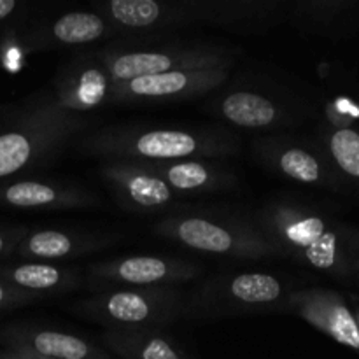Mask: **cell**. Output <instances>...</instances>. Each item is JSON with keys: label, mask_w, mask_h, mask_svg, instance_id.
I'll list each match as a JSON object with an SVG mask.
<instances>
[{"label": "cell", "mask_w": 359, "mask_h": 359, "mask_svg": "<svg viewBox=\"0 0 359 359\" xmlns=\"http://www.w3.org/2000/svg\"><path fill=\"white\" fill-rule=\"evenodd\" d=\"M256 226L309 269L340 280L356 279L359 231L330 214L294 202H273L256 214Z\"/></svg>", "instance_id": "cell-1"}, {"label": "cell", "mask_w": 359, "mask_h": 359, "mask_svg": "<svg viewBox=\"0 0 359 359\" xmlns=\"http://www.w3.org/2000/svg\"><path fill=\"white\" fill-rule=\"evenodd\" d=\"M77 151L105 160H214L238 153V140L221 126H107L77 140Z\"/></svg>", "instance_id": "cell-2"}, {"label": "cell", "mask_w": 359, "mask_h": 359, "mask_svg": "<svg viewBox=\"0 0 359 359\" xmlns=\"http://www.w3.org/2000/svg\"><path fill=\"white\" fill-rule=\"evenodd\" d=\"M86 125L83 116L63 109L53 93L32 100L0 132V181L49 163Z\"/></svg>", "instance_id": "cell-3"}, {"label": "cell", "mask_w": 359, "mask_h": 359, "mask_svg": "<svg viewBox=\"0 0 359 359\" xmlns=\"http://www.w3.org/2000/svg\"><path fill=\"white\" fill-rule=\"evenodd\" d=\"M114 83L184 69H231L237 51L191 41L119 42L97 51Z\"/></svg>", "instance_id": "cell-4"}, {"label": "cell", "mask_w": 359, "mask_h": 359, "mask_svg": "<svg viewBox=\"0 0 359 359\" xmlns=\"http://www.w3.org/2000/svg\"><path fill=\"white\" fill-rule=\"evenodd\" d=\"M154 233L188 249L241 259L283 256V251L256 224L235 219H214L207 214L175 212L154 226Z\"/></svg>", "instance_id": "cell-5"}, {"label": "cell", "mask_w": 359, "mask_h": 359, "mask_svg": "<svg viewBox=\"0 0 359 359\" xmlns=\"http://www.w3.org/2000/svg\"><path fill=\"white\" fill-rule=\"evenodd\" d=\"M74 311L105 328L163 330L188 311L174 286L123 287L77 302Z\"/></svg>", "instance_id": "cell-6"}, {"label": "cell", "mask_w": 359, "mask_h": 359, "mask_svg": "<svg viewBox=\"0 0 359 359\" xmlns=\"http://www.w3.org/2000/svg\"><path fill=\"white\" fill-rule=\"evenodd\" d=\"M231 69H184L114 83L111 104H168L203 97L226 83Z\"/></svg>", "instance_id": "cell-7"}, {"label": "cell", "mask_w": 359, "mask_h": 359, "mask_svg": "<svg viewBox=\"0 0 359 359\" xmlns=\"http://www.w3.org/2000/svg\"><path fill=\"white\" fill-rule=\"evenodd\" d=\"M202 269L195 263L168 256H126L90 266L93 284L123 287L174 286L196 279Z\"/></svg>", "instance_id": "cell-8"}, {"label": "cell", "mask_w": 359, "mask_h": 359, "mask_svg": "<svg viewBox=\"0 0 359 359\" xmlns=\"http://www.w3.org/2000/svg\"><path fill=\"white\" fill-rule=\"evenodd\" d=\"M255 153L263 163L290 181L335 193H349L323 149H309L286 139H258Z\"/></svg>", "instance_id": "cell-9"}, {"label": "cell", "mask_w": 359, "mask_h": 359, "mask_svg": "<svg viewBox=\"0 0 359 359\" xmlns=\"http://www.w3.org/2000/svg\"><path fill=\"white\" fill-rule=\"evenodd\" d=\"M325 333L340 346L359 354V333L349 300L339 291L307 287L287 294L284 307Z\"/></svg>", "instance_id": "cell-10"}, {"label": "cell", "mask_w": 359, "mask_h": 359, "mask_svg": "<svg viewBox=\"0 0 359 359\" xmlns=\"http://www.w3.org/2000/svg\"><path fill=\"white\" fill-rule=\"evenodd\" d=\"M100 175L119 205L133 212H156L168 209L181 198V195L147 172L139 161L107 160L102 163Z\"/></svg>", "instance_id": "cell-11"}, {"label": "cell", "mask_w": 359, "mask_h": 359, "mask_svg": "<svg viewBox=\"0 0 359 359\" xmlns=\"http://www.w3.org/2000/svg\"><path fill=\"white\" fill-rule=\"evenodd\" d=\"M114 81L105 70L97 51L74 58L53 81L55 100L74 114L90 112L111 104Z\"/></svg>", "instance_id": "cell-12"}, {"label": "cell", "mask_w": 359, "mask_h": 359, "mask_svg": "<svg viewBox=\"0 0 359 359\" xmlns=\"http://www.w3.org/2000/svg\"><path fill=\"white\" fill-rule=\"evenodd\" d=\"M195 23H207L237 34H263L286 18L280 0H186Z\"/></svg>", "instance_id": "cell-13"}, {"label": "cell", "mask_w": 359, "mask_h": 359, "mask_svg": "<svg viewBox=\"0 0 359 359\" xmlns=\"http://www.w3.org/2000/svg\"><path fill=\"white\" fill-rule=\"evenodd\" d=\"M95 13L100 14L114 30L118 28L135 34L174 30L195 23L186 0H105L95 4Z\"/></svg>", "instance_id": "cell-14"}, {"label": "cell", "mask_w": 359, "mask_h": 359, "mask_svg": "<svg viewBox=\"0 0 359 359\" xmlns=\"http://www.w3.org/2000/svg\"><path fill=\"white\" fill-rule=\"evenodd\" d=\"M0 203L14 209L72 210L97 207L100 200L81 186L44 179H20L0 186Z\"/></svg>", "instance_id": "cell-15"}, {"label": "cell", "mask_w": 359, "mask_h": 359, "mask_svg": "<svg viewBox=\"0 0 359 359\" xmlns=\"http://www.w3.org/2000/svg\"><path fill=\"white\" fill-rule=\"evenodd\" d=\"M287 294L290 293H286V286L279 277L263 272H245L216 279L203 287L200 300L223 302L231 309H283Z\"/></svg>", "instance_id": "cell-16"}, {"label": "cell", "mask_w": 359, "mask_h": 359, "mask_svg": "<svg viewBox=\"0 0 359 359\" xmlns=\"http://www.w3.org/2000/svg\"><path fill=\"white\" fill-rule=\"evenodd\" d=\"M7 351L48 359H109L107 354L72 333L39 326H13L0 332Z\"/></svg>", "instance_id": "cell-17"}, {"label": "cell", "mask_w": 359, "mask_h": 359, "mask_svg": "<svg viewBox=\"0 0 359 359\" xmlns=\"http://www.w3.org/2000/svg\"><path fill=\"white\" fill-rule=\"evenodd\" d=\"M147 172L170 186L177 195H205L223 191L237 184V179L226 167L203 160L181 161H139Z\"/></svg>", "instance_id": "cell-18"}, {"label": "cell", "mask_w": 359, "mask_h": 359, "mask_svg": "<svg viewBox=\"0 0 359 359\" xmlns=\"http://www.w3.org/2000/svg\"><path fill=\"white\" fill-rule=\"evenodd\" d=\"M217 116L230 125L249 130L279 128L291 121L287 109L266 95L251 90H233L216 98L212 104Z\"/></svg>", "instance_id": "cell-19"}, {"label": "cell", "mask_w": 359, "mask_h": 359, "mask_svg": "<svg viewBox=\"0 0 359 359\" xmlns=\"http://www.w3.org/2000/svg\"><path fill=\"white\" fill-rule=\"evenodd\" d=\"M107 244L109 241L105 238L46 228V230L28 231L20 241L14 255L23 259H30V262L49 263L84 256L91 251L105 248Z\"/></svg>", "instance_id": "cell-20"}, {"label": "cell", "mask_w": 359, "mask_h": 359, "mask_svg": "<svg viewBox=\"0 0 359 359\" xmlns=\"http://www.w3.org/2000/svg\"><path fill=\"white\" fill-rule=\"evenodd\" d=\"M0 280L39 298L56 297L77 290L83 284L81 273L55 263L28 262L21 265L0 266Z\"/></svg>", "instance_id": "cell-21"}, {"label": "cell", "mask_w": 359, "mask_h": 359, "mask_svg": "<svg viewBox=\"0 0 359 359\" xmlns=\"http://www.w3.org/2000/svg\"><path fill=\"white\" fill-rule=\"evenodd\" d=\"M114 34V28L93 11H74L62 14L48 27L39 28L30 39L32 49L67 48L97 42L105 35Z\"/></svg>", "instance_id": "cell-22"}, {"label": "cell", "mask_w": 359, "mask_h": 359, "mask_svg": "<svg viewBox=\"0 0 359 359\" xmlns=\"http://www.w3.org/2000/svg\"><path fill=\"white\" fill-rule=\"evenodd\" d=\"M293 9L294 23L316 34L344 37L359 28L356 0H302Z\"/></svg>", "instance_id": "cell-23"}, {"label": "cell", "mask_w": 359, "mask_h": 359, "mask_svg": "<svg viewBox=\"0 0 359 359\" xmlns=\"http://www.w3.org/2000/svg\"><path fill=\"white\" fill-rule=\"evenodd\" d=\"M102 344L121 359H188L170 337L154 328H105Z\"/></svg>", "instance_id": "cell-24"}, {"label": "cell", "mask_w": 359, "mask_h": 359, "mask_svg": "<svg viewBox=\"0 0 359 359\" xmlns=\"http://www.w3.org/2000/svg\"><path fill=\"white\" fill-rule=\"evenodd\" d=\"M321 149L347 188L359 189V130L330 123L323 130Z\"/></svg>", "instance_id": "cell-25"}, {"label": "cell", "mask_w": 359, "mask_h": 359, "mask_svg": "<svg viewBox=\"0 0 359 359\" xmlns=\"http://www.w3.org/2000/svg\"><path fill=\"white\" fill-rule=\"evenodd\" d=\"M39 300H42V298L16 290V287L0 280V311H13V309L21 307V305L35 304Z\"/></svg>", "instance_id": "cell-26"}, {"label": "cell", "mask_w": 359, "mask_h": 359, "mask_svg": "<svg viewBox=\"0 0 359 359\" xmlns=\"http://www.w3.org/2000/svg\"><path fill=\"white\" fill-rule=\"evenodd\" d=\"M28 233L27 228L14 226V228H0V258L14 255L21 238Z\"/></svg>", "instance_id": "cell-27"}, {"label": "cell", "mask_w": 359, "mask_h": 359, "mask_svg": "<svg viewBox=\"0 0 359 359\" xmlns=\"http://www.w3.org/2000/svg\"><path fill=\"white\" fill-rule=\"evenodd\" d=\"M16 7H18L16 0H0V21L6 20L7 16H11Z\"/></svg>", "instance_id": "cell-28"}, {"label": "cell", "mask_w": 359, "mask_h": 359, "mask_svg": "<svg viewBox=\"0 0 359 359\" xmlns=\"http://www.w3.org/2000/svg\"><path fill=\"white\" fill-rule=\"evenodd\" d=\"M0 356L4 359H48V358L32 356V354H25V353H14V351H6V353H2Z\"/></svg>", "instance_id": "cell-29"}, {"label": "cell", "mask_w": 359, "mask_h": 359, "mask_svg": "<svg viewBox=\"0 0 359 359\" xmlns=\"http://www.w3.org/2000/svg\"><path fill=\"white\" fill-rule=\"evenodd\" d=\"M347 300H349L351 309H353V314H354V319H356V326H358V333H359V297L351 294V297H347Z\"/></svg>", "instance_id": "cell-30"}, {"label": "cell", "mask_w": 359, "mask_h": 359, "mask_svg": "<svg viewBox=\"0 0 359 359\" xmlns=\"http://www.w3.org/2000/svg\"><path fill=\"white\" fill-rule=\"evenodd\" d=\"M356 280H358V284H359V266H358V272H356Z\"/></svg>", "instance_id": "cell-31"}, {"label": "cell", "mask_w": 359, "mask_h": 359, "mask_svg": "<svg viewBox=\"0 0 359 359\" xmlns=\"http://www.w3.org/2000/svg\"><path fill=\"white\" fill-rule=\"evenodd\" d=\"M4 111H6V107H0V114H2Z\"/></svg>", "instance_id": "cell-32"}, {"label": "cell", "mask_w": 359, "mask_h": 359, "mask_svg": "<svg viewBox=\"0 0 359 359\" xmlns=\"http://www.w3.org/2000/svg\"><path fill=\"white\" fill-rule=\"evenodd\" d=\"M0 359H4V358H2V356H0Z\"/></svg>", "instance_id": "cell-33"}]
</instances>
